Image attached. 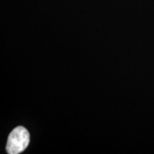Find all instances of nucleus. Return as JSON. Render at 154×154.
I'll return each instance as SVG.
<instances>
[{
  "instance_id": "obj_1",
  "label": "nucleus",
  "mask_w": 154,
  "mask_h": 154,
  "mask_svg": "<svg viewBox=\"0 0 154 154\" xmlns=\"http://www.w3.org/2000/svg\"><path fill=\"white\" fill-rule=\"evenodd\" d=\"M29 134L22 126L15 128L9 134L7 140V149L9 154H18L24 151L29 143Z\"/></svg>"
}]
</instances>
